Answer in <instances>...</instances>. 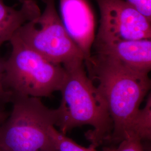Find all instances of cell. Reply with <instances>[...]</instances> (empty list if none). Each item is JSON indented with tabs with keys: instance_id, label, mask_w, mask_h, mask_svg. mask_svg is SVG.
<instances>
[{
	"instance_id": "1",
	"label": "cell",
	"mask_w": 151,
	"mask_h": 151,
	"mask_svg": "<svg viewBox=\"0 0 151 151\" xmlns=\"http://www.w3.org/2000/svg\"><path fill=\"white\" fill-rule=\"evenodd\" d=\"M66 74L60 91L62 99L57 108L55 125L65 133L76 127L91 125L87 138L96 147L108 142L113 123L108 105L97 87L88 77L83 60L63 65Z\"/></svg>"
},
{
	"instance_id": "2",
	"label": "cell",
	"mask_w": 151,
	"mask_h": 151,
	"mask_svg": "<svg viewBox=\"0 0 151 151\" xmlns=\"http://www.w3.org/2000/svg\"><path fill=\"white\" fill-rule=\"evenodd\" d=\"M87 75L108 105L113 129L108 142L118 145L124 140L141 103L151 88L148 73L133 70L94 54L86 64Z\"/></svg>"
},
{
	"instance_id": "3",
	"label": "cell",
	"mask_w": 151,
	"mask_h": 151,
	"mask_svg": "<svg viewBox=\"0 0 151 151\" xmlns=\"http://www.w3.org/2000/svg\"><path fill=\"white\" fill-rule=\"evenodd\" d=\"M12 110L0 125L2 151H58L49 130L57 124L58 110L40 98L12 94Z\"/></svg>"
},
{
	"instance_id": "4",
	"label": "cell",
	"mask_w": 151,
	"mask_h": 151,
	"mask_svg": "<svg viewBox=\"0 0 151 151\" xmlns=\"http://www.w3.org/2000/svg\"><path fill=\"white\" fill-rule=\"evenodd\" d=\"M11 52L5 60V85L12 94L50 97L60 91L66 71L29 48L16 35L9 42Z\"/></svg>"
},
{
	"instance_id": "5",
	"label": "cell",
	"mask_w": 151,
	"mask_h": 151,
	"mask_svg": "<svg viewBox=\"0 0 151 151\" xmlns=\"http://www.w3.org/2000/svg\"><path fill=\"white\" fill-rule=\"evenodd\" d=\"M45 7L15 34L29 48L54 63L65 65L83 60V54L66 32L55 8V0H42Z\"/></svg>"
},
{
	"instance_id": "6",
	"label": "cell",
	"mask_w": 151,
	"mask_h": 151,
	"mask_svg": "<svg viewBox=\"0 0 151 151\" xmlns=\"http://www.w3.org/2000/svg\"><path fill=\"white\" fill-rule=\"evenodd\" d=\"M100 13L95 40H138L151 38V21L124 0H93Z\"/></svg>"
},
{
	"instance_id": "7",
	"label": "cell",
	"mask_w": 151,
	"mask_h": 151,
	"mask_svg": "<svg viewBox=\"0 0 151 151\" xmlns=\"http://www.w3.org/2000/svg\"><path fill=\"white\" fill-rule=\"evenodd\" d=\"M61 20L70 39L85 57V65L91 56L95 35V20L88 0H60Z\"/></svg>"
},
{
	"instance_id": "8",
	"label": "cell",
	"mask_w": 151,
	"mask_h": 151,
	"mask_svg": "<svg viewBox=\"0 0 151 151\" xmlns=\"http://www.w3.org/2000/svg\"><path fill=\"white\" fill-rule=\"evenodd\" d=\"M95 53L133 70L148 73L151 70V39L94 40Z\"/></svg>"
},
{
	"instance_id": "9",
	"label": "cell",
	"mask_w": 151,
	"mask_h": 151,
	"mask_svg": "<svg viewBox=\"0 0 151 151\" xmlns=\"http://www.w3.org/2000/svg\"><path fill=\"white\" fill-rule=\"evenodd\" d=\"M41 14L35 0H27L19 9L6 5L0 0V49L10 42L17 30L27 22L32 20Z\"/></svg>"
},
{
	"instance_id": "10",
	"label": "cell",
	"mask_w": 151,
	"mask_h": 151,
	"mask_svg": "<svg viewBox=\"0 0 151 151\" xmlns=\"http://www.w3.org/2000/svg\"><path fill=\"white\" fill-rule=\"evenodd\" d=\"M132 138L143 142L151 139V96L148 95L145 106L139 109L130 125L125 138Z\"/></svg>"
},
{
	"instance_id": "11",
	"label": "cell",
	"mask_w": 151,
	"mask_h": 151,
	"mask_svg": "<svg viewBox=\"0 0 151 151\" xmlns=\"http://www.w3.org/2000/svg\"><path fill=\"white\" fill-rule=\"evenodd\" d=\"M49 134L58 151H98L96 147L92 144L88 148L78 145L74 140L55 129L54 126L50 128ZM105 151H113V148H109Z\"/></svg>"
},
{
	"instance_id": "12",
	"label": "cell",
	"mask_w": 151,
	"mask_h": 151,
	"mask_svg": "<svg viewBox=\"0 0 151 151\" xmlns=\"http://www.w3.org/2000/svg\"><path fill=\"white\" fill-rule=\"evenodd\" d=\"M5 60L0 57V109H5L6 105L11 103L12 94L5 85Z\"/></svg>"
},
{
	"instance_id": "13",
	"label": "cell",
	"mask_w": 151,
	"mask_h": 151,
	"mask_svg": "<svg viewBox=\"0 0 151 151\" xmlns=\"http://www.w3.org/2000/svg\"><path fill=\"white\" fill-rule=\"evenodd\" d=\"M113 151H145V147L140 140L128 138L122 140Z\"/></svg>"
},
{
	"instance_id": "14",
	"label": "cell",
	"mask_w": 151,
	"mask_h": 151,
	"mask_svg": "<svg viewBox=\"0 0 151 151\" xmlns=\"http://www.w3.org/2000/svg\"><path fill=\"white\" fill-rule=\"evenodd\" d=\"M151 21V0H125Z\"/></svg>"
},
{
	"instance_id": "15",
	"label": "cell",
	"mask_w": 151,
	"mask_h": 151,
	"mask_svg": "<svg viewBox=\"0 0 151 151\" xmlns=\"http://www.w3.org/2000/svg\"><path fill=\"white\" fill-rule=\"evenodd\" d=\"M9 113L6 111L5 109H0V125L5 121Z\"/></svg>"
},
{
	"instance_id": "16",
	"label": "cell",
	"mask_w": 151,
	"mask_h": 151,
	"mask_svg": "<svg viewBox=\"0 0 151 151\" xmlns=\"http://www.w3.org/2000/svg\"><path fill=\"white\" fill-rule=\"evenodd\" d=\"M19 2H20V3H22H22H24V2H25L26 1H27V0H17Z\"/></svg>"
},
{
	"instance_id": "17",
	"label": "cell",
	"mask_w": 151,
	"mask_h": 151,
	"mask_svg": "<svg viewBox=\"0 0 151 151\" xmlns=\"http://www.w3.org/2000/svg\"><path fill=\"white\" fill-rule=\"evenodd\" d=\"M0 151H1V150H0Z\"/></svg>"
}]
</instances>
